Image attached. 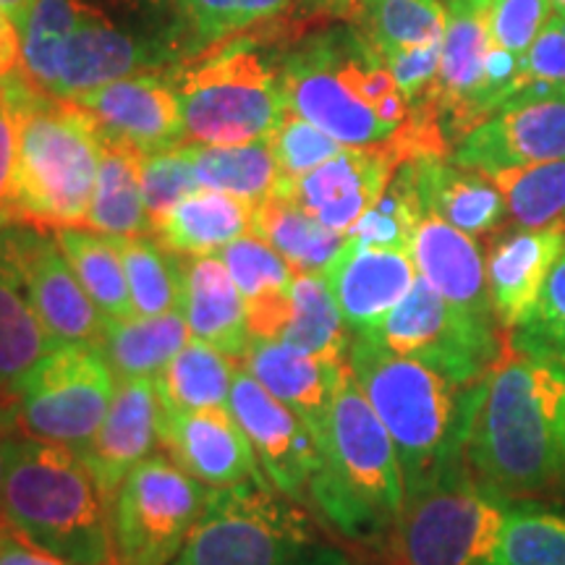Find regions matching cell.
<instances>
[{"mask_svg": "<svg viewBox=\"0 0 565 565\" xmlns=\"http://www.w3.org/2000/svg\"><path fill=\"white\" fill-rule=\"evenodd\" d=\"M307 13H320V17L349 19L356 0H299Z\"/></svg>", "mask_w": 565, "mask_h": 565, "instance_id": "cell-53", "label": "cell"}, {"mask_svg": "<svg viewBox=\"0 0 565 565\" xmlns=\"http://www.w3.org/2000/svg\"><path fill=\"white\" fill-rule=\"evenodd\" d=\"M278 66L288 110L343 147H391L401 158L398 145L414 118L412 103L353 21L338 19L282 42Z\"/></svg>", "mask_w": 565, "mask_h": 565, "instance_id": "cell-2", "label": "cell"}, {"mask_svg": "<svg viewBox=\"0 0 565 565\" xmlns=\"http://www.w3.org/2000/svg\"><path fill=\"white\" fill-rule=\"evenodd\" d=\"M196 189L202 186L196 181L192 158L183 150V145L166 152L141 154V192H145L152 228H158L162 217L181 200L194 194Z\"/></svg>", "mask_w": 565, "mask_h": 565, "instance_id": "cell-45", "label": "cell"}, {"mask_svg": "<svg viewBox=\"0 0 565 565\" xmlns=\"http://www.w3.org/2000/svg\"><path fill=\"white\" fill-rule=\"evenodd\" d=\"M160 422L162 406L154 380H118L103 427L82 450L84 463L89 466L97 490L108 503V511L129 471L145 458H150L154 445H160Z\"/></svg>", "mask_w": 565, "mask_h": 565, "instance_id": "cell-21", "label": "cell"}, {"mask_svg": "<svg viewBox=\"0 0 565 565\" xmlns=\"http://www.w3.org/2000/svg\"><path fill=\"white\" fill-rule=\"evenodd\" d=\"M553 11L561 13V17H565V0H553Z\"/></svg>", "mask_w": 565, "mask_h": 565, "instance_id": "cell-55", "label": "cell"}, {"mask_svg": "<svg viewBox=\"0 0 565 565\" xmlns=\"http://www.w3.org/2000/svg\"><path fill=\"white\" fill-rule=\"evenodd\" d=\"M32 6H34V0H0V11L9 13V17L17 21L19 30H24Z\"/></svg>", "mask_w": 565, "mask_h": 565, "instance_id": "cell-54", "label": "cell"}, {"mask_svg": "<svg viewBox=\"0 0 565 565\" xmlns=\"http://www.w3.org/2000/svg\"><path fill=\"white\" fill-rule=\"evenodd\" d=\"M422 200L416 189L414 160L401 162L395 168L391 183L383 196L364 212L349 231L351 242L366 246H395V249H412V236L422 217Z\"/></svg>", "mask_w": 565, "mask_h": 565, "instance_id": "cell-42", "label": "cell"}, {"mask_svg": "<svg viewBox=\"0 0 565 565\" xmlns=\"http://www.w3.org/2000/svg\"><path fill=\"white\" fill-rule=\"evenodd\" d=\"M267 139H270L275 162H278V183L301 179L343 150L341 141H335L320 126L294 110H286V116L280 118V124Z\"/></svg>", "mask_w": 565, "mask_h": 565, "instance_id": "cell-44", "label": "cell"}, {"mask_svg": "<svg viewBox=\"0 0 565 565\" xmlns=\"http://www.w3.org/2000/svg\"><path fill=\"white\" fill-rule=\"evenodd\" d=\"M228 406L249 437L267 479L286 498L312 505V490L322 477L324 458L299 416L267 393L246 366H236Z\"/></svg>", "mask_w": 565, "mask_h": 565, "instance_id": "cell-15", "label": "cell"}, {"mask_svg": "<svg viewBox=\"0 0 565 565\" xmlns=\"http://www.w3.org/2000/svg\"><path fill=\"white\" fill-rule=\"evenodd\" d=\"M322 278L328 280L351 333L372 335L406 299L419 273L408 249L366 246L345 238L341 254L324 267Z\"/></svg>", "mask_w": 565, "mask_h": 565, "instance_id": "cell-20", "label": "cell"}, {"mask_svg": "<svg viewBox=\"0 0 565 565\" xmlns=\"http://www.w3.org/2000/svg\"><path fill=\"white\" fill-rule=\"evenodd\" d=\"M401 158L391 147H343L301 179L278 183L273 194H286L309 215L343 236L362 221L391 183Z\"/></svg>", "mask_w": 565, "mask_h": 565, "instance_id": "cell-18", "label": "cell"}, {"mask_svg": "<svg viewBox=\"0 0 565 565\" xmlns=\"http://www.w3.org/2000/svg\"><path fill=\"white\" fill-rule=\"evenodd\" d=\"M563 221H565V217H563Z\"/></svg>", "mask_w": 565, "mask_h": 565, "instance_id": "cell-56", "label": "cell"}, {"mask_svg": "<svg viewBox=\"0 0 565 565\" xmlns=\"http://www.w3.org/2000/svg\"><path fill=\"white\" fill-rule=\"evenodd\" d=\"M484 565H565V508L515 500Z\"/></svg>", "mask_w": 565, "mask_h": 565, "instance_id": "cell-40", "label": "cell"}, {"mask_svg": "<svg viewBox=\"0 0 565 565\" xmlns=\"http://www.w3.org/2000/svg\"><path fill=\"white\" fill-rule=\"evenodd\" d=\"M450 160L479 173L565 160V92L521 89L466 134Z\"/></svg>", "mask_w": 565, "mask_h": 565, "instance_id": "cell-14", "label": "cell"}, {"mask_svg": "<svg viewBox=\"0 0 565 565\" xmlns=\"http://www.w3.org/2000/svg\"><path fill=\"white\" fill-rule=\"evenodd\" d=\"M508 335L513 351L565 366V249L547 275L534 312Z\"/></svg>", "mask_w": 565, "mask_h": 565, "instance_id": "cell-43", "label": "cell"}, {"mask_svg": "<svg viewBox=\"0 0 565 565\" xmlns=\"http://www.w3.org/2000/svg\"><path fill=\"white\" fill-rule=\"evenodd\" d=\"M53 349L58 343L34 309L9 225L0 231V391L19 393L34 366Z\"/></svg>", "mask_w": 565, "mask_h": 565, "instance_id": "cell-26", "label": "cell"}, {"mask_svg": "<svg viewBox=\"0 0 565 565\" xmlns=\"http://www.w3.org/2000/svg\"><path fill=\"white\" fill-rule=\"evenodd\" d=\"M221 257L244 299L252 338H280L294 312V267L252 231Z\"/></svg>", "mask_w": 565, "mask_h": 565, "instance_id": "cell-27", "label": "cell"}, {"mask_svg": "<svg viewBox=\"0 0 565 565\" xmlns=\"http://www.w3.org/2000/svg\"><path fill=\"white\" fill-rule=\"evenodd\" d=\"M0 565H68L61 557L34 545L11 521L0 519Z\"/></svg>", "mask_w": 565, "mask_h": 565, "instance_id": "cell-50", "label": "cell"}, {"mask_svg": "<svg viewBox=\"0 0 565 565\" xmlns=\"http://www.w3.org/2000/svg\"><path fill=\"white\" fill-rule=\"evenodd\" d=\"M252 233L270 244L296 273H324L349 238L322 225L286 194H270L254 204Z\"/></svg>", "mask_w": 565, "mask_h": 565, "instance_id": "cell-31", "label": "cell"}, {"mask_svg": "<svg viewBox=\"0 0 565 565\" xmlns=\"http://www.w3.org/2000/svg\"><path fill=\"white\" fill-rule=\"evenodd\" d=\"M414 168L424 212H435L469 236H484L505 223V200L490 175L440 154L416 158Z\"/></svg>", "mask_w": 565, "mask_h": 565, "instance_id": "cell-28", "label": "cell"}, {"mask_svg": "<svg viewBox=\"0 0 565 565\" xmlns=\"http://www.w3.org/2000/svg\"><path fill=\"white\" fill-rule=\"evenodd\" d=\"M103 137V134H100ZM82 228L113 238L154 236L141 192V154L103 137L95 192Z\"/></svg>", "mask_w": 565, "mask_h": 565, "instance_id": "cell-30", "label": "cell"}, {"mask_svg": "<svg viewBox=\"0 0 565 565\" xmlns=\"http://www.w3.org/2000/svg\"><path fill=\"white\" fill-rule=\"evenodd\" d=\"M183 51L194 58L207 47L278 19L294 0H173Z\"/></svg>", "mask_w": 565, "mask_h": 565, "instance_id": "cell-39", "label": "cell"}, {"mask_svg": "<svg viewBox=\"0 0 565 565\" xmlns=\"http://www.w3.org/2000/svg\"><path fill=\"white\" fill-rule=\"evenodd\" d=\"M118 377L97 345L66 343L47 353L19 387L26 433L82 454L103 427Z\"/></svg>", "mask_w": 565, "mask_h": 565, "instance_id": "cell-11", "label": "cell"}, {"mask_svg": "<svg viewBox=\"0 0 565 565\" xmlns=\"http://www.w3.org/2000/svg\"><path fill=\"white\" fill-rule=\"evenodd\" d=\"M121 249L134 315L154 317L183 312L186 301V270L183 257L162 246L154 236L116 238Z\"/></svg>", "mask_w": 565, "mask_h": 565, "instance_id": "cell-37", "label": "cell"}, {"mask_svg": "<svg viewBox=\"0 0 565 565\" xmlns=\"http://www.w3.org/2000/svg\"><path fill=\"white\" fill-rule=\"evenodd\" d=\"M183 150L192 158L196 181L202 189L259 204L278 186L280 173L270 139L231 147L183 141Z\"/></svg>", "mask_w": 565, "mask_h": 565, "instance_id": "cell-34", "label": "cell"}, {"mask_svg": "<svg viewBox=\"0 0 565 565\" xmlns=\"http://www.w3.org/2000/svg\"><path fill=\"white\" fill-rule=\"evenodd\" d=\"M553 13V0H490L492 45L524 58Z\"/></svg>", "mask_w": 565, "mask_h": 565, "instance_id": "cell-46", "label": "cell"}, {"mask_svg": "<svg viewBox=\"0 0 565 565\" xmlns=\"http://www.w3.org/2000/svg\"><path fill=\"white\" fill-rule=\"evenodd\" d=\"M76 105L95 118L105 139L139 154L173 150L186 141L183 113L166 71H145L82 92Z\"/></svg>", "mask_w": 565, "mask_h": 565, "instance_id": "cell-17", "label": "cell"}, {"mask_svg": "<svg viewBox=\"0 0 565 565\" xmlns=\"http://www.w3.org/2000/svg\"><path fill=\"white\" fill-rule=\"evenodd\" d=\"M236 366V359L225 356L196 338H189L173 362L154 377L162 414L228 406Z\"/></svg>", "mask_w": 565, "mask_h": 565, "instance_id": "cell-35", "label": "cell"}, {"mask_svg": "<svg viewBox=\"0 0 565 565\" xmlns=\"http://www.w3.org/2000/svg\"><path fill=\"white\" fill-rule=\"evenodd\" d=\"M440 3L445 6L440 68L427 105L414 113L435 118L445 141L456 147L490 116L484 95V61L492 47L490 0H440Z\"/></svg>", "mask_w": 565, "mask_h": 565, "instance_id": "cell-13", "label": "cell"}, {"mask_svg": "<svg viewBox=\"0 0 565 565\" xmlns=\"http://www.w3.org/2000/svg\"><path fill=\"white\" fill-rule=\"evenodd\" d=\"M3 519L68 565H118L110 511L82 454L19 427L6 443Z\"/></svg>", "mask_w": 565, "mask_h": 565, "instance_id": "cell-6", "label": "cell"}, {"mask_svg": "<svg viewBox=\"0 0 565 565\" xmlns=\"http://www.w3.org/2000/svg\"><path fill=\"white\" fill-rule=\"evenodd\" d=\"M349 21L380 55L443 42L445 6L440 0H356Z\"/></svg>", "mask_w": 565, "mask_h": 565, "instance_id": "cell-38", "label": "cell"}, {"mask_svg": "<svg viewBox=\"0 0 565 565\" xmlns=\"http://www.w3.org/2000/svg\"><path fill=\"white\" fill-rule=\"evenodd\" d=\"M503 194L508 215L521 228H545L565 217V160L484 173Z\"/></svg>", "mask_w": 565, "mask_h": 565, "instance_id": "cell-41", "label": "cell"}, {"mask_svg": "<svg viewBox=\"0 0 565 565\" xmlns=\"http://www.w3.org/2000/svg\"><path fill=\"white\" fill-rule=\"evenodd\" d=\"M252 202L212 189H196L162 217L154 238L181 257L221 254L252 231Z\"/></svg>", "mask_w": 565, "mask_h": 565, "instance_id": "cell-29", "label": "cell"}, {"mask_svg": "<svg viewBox=\"0 0 565 565\" xmlns=\"http://www.w3.org/2000/svg\"><path fill=\"white\" fill-rule=\"evenodd\" d=\"M511 500L458 461L406 494L387 542L395 565H484L498 545Z\"/></svg>", "mask_w": 565, "mask_h": 565, "instance_id": "cell-9", "label": "cell"}, {"mask_svg": "<svg viewBox=\"0 0 565 565\" xmlns=\"http://www.w3.org/2000/svg\"><path fill=\"white\" fill-rule=\"evenodd\" d=\"M440 53L443 42H433V45L408 47V51L383 55V61L391 68L395 82H398L401 92L412 103V110H424L429 95H433L437 68H440Z\"/></svg>", "mask_w": 565, "mask_h": 565, "instance_id": "cell-48", "label": "cell"}, {"mask_svg": "<svg viewBox=\"0 0 565 565\" xmlns=\"http://www.w3.org/2000/svg\"><path fill=\"white\" fill-rule=\"evenodd\" d=\"M183 270H186L183 315H186L189 333L242 362L254 338L246 322L244 299L223 257L221 254L183 257Z\"/></svg>", "mask_w": 565, "mask_h": 565, "instance_id": "cell-25", "label": "cell"}, {"mask_svg": "<svg viewBox=\"0 0 565 565\" xmlns=\"http://www.w3.org/2000/svg\"><path fill=\"white\" fill-rule=\"evenodd\" d=\"M278 55L280 45L246 32L166 68L186 141L231 147L270 137L288 110Z\"/></svg>", "mask_w": 565, "mask_h": 565, "instance_id": "cell-8", "label": "cell"}, {"mask_svg": "<svg viewBox=\"0 0 565 565\" xmlns=\"http://www.w3.org/2000/svg\"><path fill=\"white\" fill-rule=\"evenodd\" d=\"M324 469L312 490V508L349 542L383 547L406 505V482L393 437L374 414L351 366L338 377L330 404Z\"/></svg>", "mask_w": 565, "mask_h": 565, "instance_id": "cell-4", "label": "cell"}, {"mask_svg": "<svg viewBox=\"0 0 565 565\" xmlns=\"http://www.w3.org/2000/svg\"><path fill=\"white\" fill-rule=\"evenodd\" d=\"M408 252L419 278L427 280L445 301L479 320L498 322L487 286V257L475 236L443 221L435 212H422Z\"/></svg>", "mask_w": 565, "mask_h": 565, "instance_id": "cell-23", "label": "cell"}, {"mask_svg": "<svg viewBox=\"0 0 565 565\" xmlns=\"http://www.w3.org/2000/svg\"><path fill=\"white\" fill-rule=\"evenodd\" d=\"M53 231L76 278L82 280L92 303L100 309L105 322H121L134 317L129 278H126V265L116 238L82 228V225Z\"/></svg>", "mask_w": 565, "mask_h": 565, "instance_id": "cell-33", "label": "cell"}, {"mask_svg": "<svg viewBox=\"0 0 565 565\" xmlns=\"http://www.w3.org/2000/svg\"><path fill=\"white\" fill-rule=\"evenodd\" d=\"M17 162H19V131L17 121L0 100V231L21 223L17 196Z\"/></svg>", "mask_w": 565, "mask_h": 565, "instance_id": "cell-49", "label": "cell"}, {"mask_svg": "<svg viewBox=\"0 0 565 565\" xmlns=\"http://www.w3.org/2000/svg\"><path fill=\"white\" fill-rule=\"evenodd\" d=\"M280 341L328 364H345L353 333L322 273H296L294 312Z\"/></svg>", "mask_w": 565, "mask_h": 565, "instance_id": "cell-36", "label": "cell"}, {"mask_svg": "<svg viewBox=\"0 0 565 565\" xmlns=\"http://www.w3.org/2000/svg\"><path fill=\"white\" fill-rule=\"evenodd\" d=\"M160 448L186 475L210 490L263 477L249 437L231 406H210L183 414H162Z\"/></svg>", "mask_w": 565, "mask_h": 565, "instance_id": "cell-19", "label": "cell"}, {"mask_svg": "<svg viewBox=\"0 0 565 565\" xmlns=\"http://www.w3.org/2000/svg\"><path fill=\"white\" fill-rule=\"evenodd\" d=\"M189 322L183 312L154 317L134 315L129 320L105 324L103 353L118 380L158 377L183 345L189 343Z\"/></svg>", "mask_w": 565, "mask_h": 565, "instance_id": "cell-32", "label": "cell"}, {"mask_svg": "<svg viewBox=\"0 0 565 565\" xmlns=\"http://www.w3.org/2000/svg\"><path fill=\"white\" fill-rule=\"evenodd\" d=\"M0 100L17 121V196L21 223L68 228L87 217L103 137L74 100L53 97L13 71L0 79Z\"/></svg>", "mask_w": 565, "mask_h": 565, "instance_id": "cell-5", "label": "cell"}, {"mask_svg": "<svg viewBox=\"0 0 565 565\" xmlns=\"http://www.w3.org/2000/svg\"><path fill=\"white\" fill-rule=\"evenodd\" d=\"M362 338L433 366L458 385L479 383L505 351L498 322L461 312L422 278L385 322Z\"/></svg>", "mask_w": 565, "mask_h": 565, "instance_id": "cell-12", "label": "cell"}, {"mask_svg": "<svg viewBox=\"0 0 565 565\" xmlns=\"http://www.w3.org/2000/svg\"><path fill=\"white\" fill-rule=\"evenodd\" d=\"M349 366L398 450L406 494L463 461L482 380L458 385L433 366L353 335Z\"/></svg>", "mask_w": 565, "mask_h": 565, "instance_id": "cell-3", "label": "cell"}, {"mask_svg": "<svg viewBox=\"0 0 565 565\" xmlns=\"http://www.w3.org/2000/svg\"><path fill=\"white\" fill-rule=\"evenodd\" d=\"M565 92V17L553 13L521 58V89Z\"/></svg>", "mask_w": 565, "mask_h": 565, "instance_id": "cell-47", "label": "cell"}, {"mask_svg": "<svg viewBox=\"0 0 565 565\" xmlns=\"http://www.w3.org/2000/svg\"><path fill=\"white\" fill-rule=\"evenodd\" d=\"M21 427L17 393L0 391V519H3V477H6V443Z\"/></svg>", "mask_w": 565, "mask_h": 565, "instance_id": "cell-52", "label": "cell"}, {"mask_svg": "<svg viewBox=\"0 0 565 565\" xmlns=\"http://www.w3.org/2000/svg\"><path fill=\"white\" fill-rule=\"evenodd\" d=\"M21 30L9 13L0 11V79L21 68Z\"/></svg>", "mask_w": 565, "mask_h": 565, "instance_id": "cell-51", "label": "cell"}, {"mask_svg": "<svg viewBox=\"0 0 565 565\" xmlns=\"http://www.w3.org/2000/svg\"><path fill=\"white\" fill-rule=\"evenodd\" d=\"M242 364L267 393L299 416L322 448L338 377L349 362L341 366L328 364L291 349L280 338H254Z\"/></svg>", "mask_w": 565, "mask_h": 565, "instance_id": "cell-24", "label": "cell"}, {"mask_svg": "<svg viewBox=\"0 0 565 565\" xmlns=\"http://www.w3.org/2000/svg\"><path fill=\"white\" fill-rule=\"evenodd\" d=\"M168 565H353L307 505L267 475L210 490L207 505Z\"/></svg>", "mask_w": 565, "mask_h": 565, "instance_id": "cell-7", "label": "cell"}, {"mask_svg": "<svg viewBox=\"0 0 565 565\" xmlns=\"http://www.w3.org/2000/svg\"><path fill=\"white\" fill-rule=\"evenodd\" d=\"M11 242L30 286L34 309L53 341L58 345L82 343L100 349L108 322L76 278L55 231L19 223L11 225Z\"/></svg>", "mask_w": 565, "mask_h": 565, "instance_id": "cell-16", "label": "cell"}, {"mask_svg": "<svg viewBox=\"0 0 565 565\" xmlns=\"http://www.w3.org/2000/svg\"><path fill=\"white\" fill-rule=\"evenodd\" d=\"M565 249V221L545 228H515L498 236L487 254V286L500 328L511 333L534 312L547 275Z\"/></svg>", "mask_w": 565, "mask_h": 565, "instance_id": "cell-22", "label": "cell"}, {"mask_svg": "<svg viewBox=\"0 0 565 565\" xmlns=\"http://www.w3.org/2000/svg\"><path fill=\"white\" fill-rule=\"evenodd\" d=\"M466 461L511 503L565 498V366L508 345L482 380Z\"/></svg>", "mask_w": 565, "mask_h": 565, "instance_id": "cell-1", "label": "cell"}, {"mask_svg": "<svg viewBox=\"0 0 565 565\" xmlns=\"http://www.w3.org/2000/svg\"><path fill=\"white\" fill-rule=\"evenodd\" d=\"M207 498L210 487L168 456H150L134 466L110 505L118 565L171 563L200 521Z\"/></svg>", "mask_w": 565, "mask_h": 565, "instance_id": "cell-10", "label": "cell"}]
</instances>
